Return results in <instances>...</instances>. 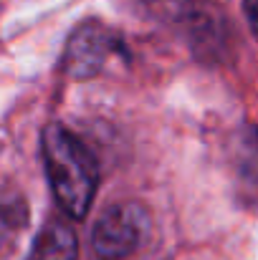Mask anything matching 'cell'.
<instances>
[{
	"mask_svg": "<svg viewBox=\"0 0 258 260\" xmlns=\"http://www.w3.org/2000/svg\"><path fill=\"white\" fill-rule=\"evenodd\" d=\"M41 154L59 207L74 220L86 217L99 187V165L94 154L64 124H48L43 129Z\"/></svg>",
	"mask_w": 258,
	"mask_h": 260,
	"instance_id": "obj_1",
	"label": "cell"
},
{
	"mask_svg": "<svg viewBox=\"0 0 258 260\" xmlns=\"http://www.w3.org/2000/svg\"><path fill=\"white\" fill-rule=\"evenodd\" d=\"M150 5L197 58L215 61L228 48V18L213 0H152Z\"/></svg>",
	"mask_w": 258,
	"mask_h": 260,
	"instance_id": "obj_2",
	"label": "cell"
},
{
	"mask_svg": "<svg viewBox=\"0 0 258 260\" xmlns=\"http://www.w3.org/2000/svg\"><path fill=\"white\" fill-rule=\"evenodd\" d=\"M243 10H246V18H248L253 36L258 38V0H243Z\"/></svg>",
	"mask_w": 258,
	"mask_h": 260,
	"instance_id": "obj_7",
	"label": "cell"
},
{
	"mask_svg": "<svg viewBox=\"0 0 258 260\" xmlns=\"http://www.w3.org/2000/svg\"><path fill=\"white\" fill-rule=\"evenodd\" d=\"M124 58V43L119 33L104 23H81L66 41L61 69L71 79H94L109 61Z\"/></svg>",
	"mask_w": 258,
	"mask_h": 260,
	"instance_id": "obj_4",
	"label": "cell"
},
{
	"mask_svg": "<svg viewBox=\"0 0 258 260\" xmlns=\"http://www.w3.org/2000/svg\"><path fill=\"white\" fill-rule=\"evenodd\" d=\"M79 258V238L76 230L59 217H51L38 233L28 260H76Z\"/></svg>",
	"mask_w": 258,
	"mask_h": 260,
	"instance_id": "obj_5",
	"label": "cell"
},
{
	"mask_svg": "<svg viewBox=\"0 0 258 260\" xmlns=\"http://www.w3.org/2000/svg\"><path fill=\"white\" fill-rule=\"evenodd\" d=\"M233 170L241 194L258 197V129L246 126L233 147Z\"/></svg>",
	"mask_w": 258,
	"mask_h": 260,
	"instance_id": "obj_6",
	"label": "cell"
},
{
	"mask_svg": "<svg viewBox=\"0 0 258 260\" xmlns=\"http://www.w3.org/2000/svg\"><path fill=\"white\" fill-rule=\"evenodd\" d=\"M150 212L142 202L127 200L109 205L91 233V245L99 260H124L129 258L150 235Z\"/></svg>",
	"mask_w": 258,
	"mask_h": 260,
	"instance_id": "obj_3",
	"label": "cell"
}]
</instances>
